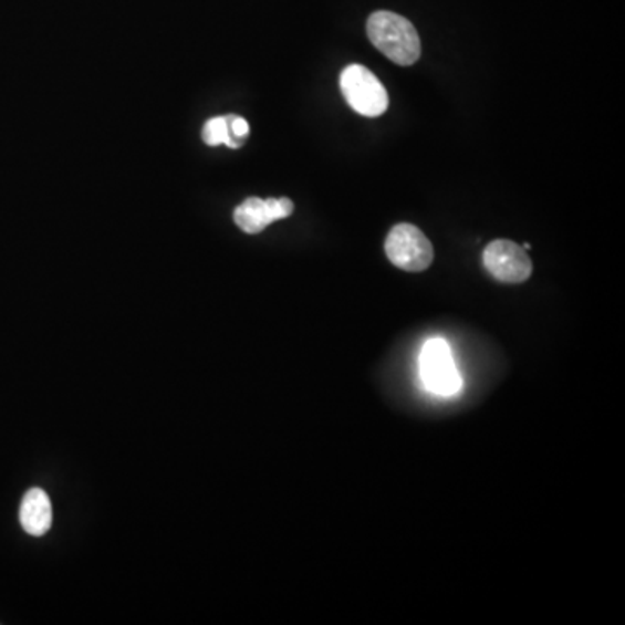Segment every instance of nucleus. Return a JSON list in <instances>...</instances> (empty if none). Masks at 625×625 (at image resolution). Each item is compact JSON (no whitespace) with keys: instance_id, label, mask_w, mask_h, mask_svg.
I'll list each match as a JSON object with an SVG mask.
<instances>
[{"instance_id":"obj_2","label":"nucleus","mask_w":625,"mask_h":625,"mask_svg":"<svg viewBox=\"0 0 625 625\" xmlns=\"http://www.w3.org/2000/svg\"><path fill=\"white\" fill-rule=\"evenodd\" d=\"M340 85L347 105L364 117H379L389 106L386 87L365 66H346L341 72Z\"/></svg>"},{"instance_id":"obj_8","label":"nucleus","mask_w":625,"mask_h":625,"mask_svg":"<svg viewBox=\"0 0 625 625\" xmlns=\"http://www.w3.org/2000/svg\"><path fill=\"white\" fill-rule=\"evenodd\" d=\"M202 139L209 146L227 145L228 148L233 149L242 146L239 142H235V137L231 136L227 115L207 121L202 129Z\"/></svg>"},{"instance_id":"obj_9","label":"nucleus","mask_w":625,"mask_h":625,"mask_svg":"<svg viewBox=\"0 0 625 625\" xmlns=\"http://www.w3.org/2000/svg\"><path fill=\"white\" fill-rule=\"evenodd\" d=\"M228 124H230L231 136L235 137V142H239L243 145L246 137L249 136V122L246 118L239 117V115H227Z\"/></svg>"},{"instance_id":"obj_6","label":"nucleus","mask_w":625,"mask_h":625,"mask_svg":"<svg viewBox=\"0 0 625 625\" xmlns=\"http://www.w3.org/2000/svg\"><path fill=\"white\" fill-rule=\"evenodd\" d=\"M294 212V204L289 198L250 197L235 209L233 219L240 230L249 235H258L267 230L271 222L289 218Z\"/></svg>"},{"instance_id":"obj_3","label":"nucleus","mask_w":625,"mask_h":625,"mask_svg":"<svg viewBox=\"0 0 625 625\" xmlns=\"http://www.w3.org/2000/svg\"><path fill=\"white\" fill-rule=\"evenodd\" d=\"M386 256L396 268L410 273L428 270L435 259V250L428 237L408 222L396 225L387 235Z\"/></svg>"},{"instance_id":"obj_1","label":"nucleus","mask_w":625,"mask_h":625,"mask_svg":"<svg viewBox=\"0 0 625 625\" xmlns=\"http://www.w3.org/2000/svg\"><path fill=\"white\" fill-rule=\"evenodd\" d=\"M367 35L372 44L396 65L410 66L420 58L423 49L416 27L396 12L377 11L371 14Z\"/></svg>"},{"instance_id":"obj_4","label":"nucleus","mask_w":625,"mask_h":625,"mask_svg":"<svg viewBox=\"0 0 625 625\" xmlns=\"http://www.w3.org/2000/svg\"><path fill=\"white\" fill-rule=\"evenodd\" d=\"M420 375L428 392L452 396L462 387L454 362L452 350L447 341L435 337L424 344L420 353Z\"/></svg>"},{"instance_id":"obj_5","label":"nucleus","mask_w":625,"mask_h":625,"mask_svg":"<svg viewBox=\"0 0 625 625\" xmlns=\"http://www.w3.org/2000/svg\"><path fill=\"white\" fill-rule=\"evenodd\" d=\"M483 264L493 279L502 283H523L530 279L533 264L527 250L511 240H493L483 252Z\"/></svg>"},{"instance_id":"obj_7","label":"nucleus","mask_w":625,"mask_h":625,"mask_svg":"<svg viewBox=\"0 0 625 625\" xmlns=\"http://www.w3.org/2000/svg\"><path fill=\"white\" fill-rule=\"evenodd\" d=\"M20 523L24 532L32 537H42L53 527V506L48 493L32 489L21 500Z\"/></svg>"}]
</instances>
